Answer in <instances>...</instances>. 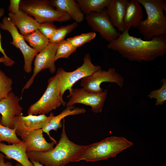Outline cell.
Here are the masks:
<instances>
[{
  "label": "cell",
  "instance_id": "obj_16",
  "mask_svg": "<svg viewBox=\"0 0 166 166\" xmlns=\"http://www.w3.org/2000/svg\"><path fill=\"white\" fill-rule=\"evenodd\" d=\"M0 152L3 153L5 158L14 159L22 166H34L27 154L24 142L19 143L7 145L0 142Z\"/></svg>",
  "mask_w": 166,
  "mask_h": 166
},
{
  "label": "cell",
  "instance_id": "obj_9",
  "mask_svg": "<svg viewBox=\"0 0 166 166\" xmlns=\"http://www.w3.org/2000/svg\"><path fill=\"white\" fill-rule=\"evenodd\" d=\"M124 81L123 77L116 72L115 69L112 68L107 71L101 69L83 78L80 86L89 93H99L102 92L103 89L100 87L101 83L114 82L122 87Z\"/></svg>",
  "mask_w": 166,
  "mask_h": 166
},
{
  "label": "cell",
  "instance_id": "obj_29",
  "mask_svg": "<svg viewBox=\"0 0 166 166\" xmlns=\"http://www.w3.org/2000/svg\"><path fill=\"white\" fill-rule=\"evenodd\" d=\"M163 85L159 89L154 90L150 93L148 97L151 98L156 99V105H162L166 100V81L165 79L162 80Z\"/></svg>",
  "mask_w": 166,
  "mask_h": 166
},
{
  "label": "cell",
  "instance_id": "obj_27",
  "mask_svg": "<svg viewBox=\"0 0 166 166\" xmlns=\"http://www.w3.org/2000/svg\"><path fill=\"white\" fill-rule=\"evenodd\" d=\"M96 35L94 32L82 33L72 37L67 38L66 40L73 46L76 48L80 47L84 44L90 42L94 39Z\"/></svg>",
  "mask_w": 166,
  "mask_h": 166
},
{
  "label": "cell",
  "instance_id": "obj_13",
  "mask_svg": "<svg viewBox=\"0 0 166 166\" xmlns=\"http://www.w3.org/2000/svg\"><path fill=\"white\" fill-rule=\"evenodd\" d=\"M54 116V113L51 112L49 116L43 114L16 116L13 128L15 129L17 135L22 137L31 131L42 129Z\"/></svg>",
  "mask_w": 166,
  "mask_h": 166
},
{
  "label": "cell",
  "instance_id": "obj_20",
  "mask_svg": "<svg viewBox=\"0 0 166 166\" xmlns=\"http://www.w3.org/2000/svg\"><path fill=\"white\" fill-rule=\"evenodd\" d=\"M52 5L60 12L68 14L75 22L80 23L84 21V14L75 0H51Z\"/></svg>",
  "mask_w": 166,
  "mask_h": 166
},
{
  "label": "cell",
  "instance_id": "obj_3",
  "mask_svg": "<svg viewBox=\"0 0 166 166\" xmlns=\"http://www.w3.org/2000/svg\"><path fill=\"white\" fill-rule=\"evenodd\" d=\"M133 144L124 137L112 136L107 137L99 142L85 145L72 162L81 160L97 161L116 157L119 153Z\"/></svg>",
  "mask_w": 166,
  "mask_h": 166
},
{
  "label": "cell",
  "instance_id": "obj_5",
  "mask_svg": "<svg viewBox=\"0 0 166 166\" xmlns=\"http://www.w3.org/2000/svg\"><path fill=\"white\" fill-rule=\"evenodd\" d=\"M19 8L20 10L33 16L40 24L55 21L65 22L72 19L67 14L57 11L50 0H21Z\"/></svg>",
  "mask_w": 166,
  "mask_h": 166
},
{
  "label": "cell",
  "instance_id": "obj_26",
  "mask_svg": "<svg viewBox=\"0 0 166 166\" xmlns=\"http://www.w3.org/2000/svg\"><path fill=\"white\" fill-rule=\"evenodd\" d=\"M77 48L73 46L66 40H64L58 44L54 61H56L60 58H68L73 52Z\"/></svg>",
  "mask_w": 166,
  "mask_h": 166
},
{
  "label": "cell",
  "instance_id": "obj_10",
  "mask_svg": "<svg viewBox=\"0 0 166 166\" xmlns=\"http://www.w3.org/2000/svg\"><path fill=\"white\" fill-rule=\"evenodd\" d=\"M85 18L89 26L109 43L118 37L120 34L112 24L106 9L100 12H92L86 15Z\"/></svg>",
  "mask_w": 166,
  "mask_h": 166
},
{
  "label": "cell",
  "instance_id": "obj_30",
  "mask_svg": "<svg viewBox=\"0 0 166 166\" xmlns=\"http://www.w3.org/2000/svg\"><path fill=\"white\" fill-rule=\"evenodd\" d=\"M57 28L53 22H45L40 24L38 30L48 39H50Z\"/></svg>",
  "mask_w": 166,
  "mask_h": 166
},
{
  "label": "cell",
  "instance_id": "obj_14",
  "mask_svg": "<svg viewBox=\"0 0 166 166\" xmlns=\"http://www.w3.org/2000/svg\"><path fill=\"white\" fill-rule=\"evenodd\" d=\"M20 101V99L12 92L0 100V123L2 125L13 129L15 117L23 115V108L19 104Z\"/></svg>",
  "mask_w": 166,
  "mask_h": 166
},
{
  "label": "cell",
  "instance_id": "obj_15",
  "mask_svg": "<svg viewBox=\"0 0 166 166\" xmlns=\"http://www.w3.org/2000/svg\"><path fill=\"white\" fill-rule=\"evenodd\" d=\"M42 129L31 131L21 137L25 143L26 152L31 151L46 152L54 148L55 143L47 142L43 137Z\"/></svg>",
  "mask_w": 166,
  "mask_h": 166
},
{
  "label": "cell",
  "instance_id": "obj_22",
  "mask_svg": "<svg viewBox=\"0 0 166 166\" xmlns=\"http://www.w3.org/2000/svg\"><path fill=\"white\" fill-rule=\"evenodd\" d=\"M76 1L82 13L86 16L92 12H100L106 9L110 0Z\"/></svg>",
  "mask_w": 166,
  "mask_h": 166
},
{
  "label": "cell",
  "instance_id": "obj_34",
  "mask_svg": "<svg viewBox=\"0 0 166 166\" xmlns=\"http://www.w3.org/2000/svg\"><path fill=\"white\" fill-rule=\"evenodd\" d=\"M30 160L33 164L34 166H44L42 164L38 161L32 160Z\"/></svg>",
  "mask_w": 166,
  "mask_h": 166
},
{
  "label": "cell",
  "instance_id": "obj_28",
  "mask_svg": "<svg viewBox=\"0 0 166 166\" xmlns=\"http://www.w3.org/2000/svg\"><path fill=\"white\" fill-rule=\"evenodd\" d=\"M12 79L0 69V100L6 97L12 90Z\"/></svg>",
  "mask_w": 166,
  "mask_h": 166
},
{
  "label": "cell",
  "instance_id": "obj_24",
  "mask_svg": "<svg viewBox=\"0 0 166 166\" xmlns=\"http://www.w3.org/2000/svg\"><path fill=\"white\" fill-rule=\"evenodd\" d=\"M76 22L57 28L52 37L49 40L50 43L59 44L64 40L69 34L77 26Z\"/></svg>",
  "mask_w": 166,
  "mask_h": 166
},
{
  "label": "cell",
  "instance_id": "obj_21",
  "mask_svg": "<svg viewBox=\"0 0 166 166\" xmlns=\"http://www.w3.org/2000/svg\"><path fill=\"white\" fill-rule=\"evenodd\" d=\"M138 0H130L127 3L124 22L125 29L137 28L143 17V11Z\"/></svg>",
  "mask_w": 166,
  "mask_h": 166
},
{
  "label": "cell",
  "instance_id": "obj_18",
  "mask_svg": "<svg viewBox=\"0 0 166 166\" xmlns=\"http://www.w3.org/2000/svg\"><path fill=\"white\" fill-rule=\"evenodd\" d=\"M8 17L19 29L20 34L23 36L38 29L40 24L34 18L20 10L15 14L9 13Z\"/></svg>",
  "mask_w": 166,
  "mask_h": 166
},
{
  "label": "cell",
  "instance_id": "obj_8",
  "mask_svg": "<svg viewBox=\"0 0 166 166\" xmlns=\"http://www.w3.org/2000/svg\"><path fill=\"white\" fill-rule=\"evenodd\" d=\"M0 28L7 31L11 34L12 41L10 43L18 49L23 55L24 71L27 73H31L33 59L38 52L27 44L24 37L19 33L17 28L8 17L3 18L0 23Z\"/></svg>",
  "mask_w": 166,
  "mask_h": 166
},
{
  "label": "cell",
  "instance_id": "obj_11",
  "mask_svg": "<svg viewBox=\"0 0 166 166\" xmlns=\"http://www.w3.org/2000/svg\"><path fill=\"white\" fill-rule=\"evenodd\" d=\"M106 91L99 93H89L83 88L72 89L70 95L67 96L70 98L66 106H73L77 103H80L91 107V110L95 113H101L106 97Z\"/></svg>",
  "mask_w": 166,
  "mask_h": 166
},
{
  "label": "cell",
  "instance_id": "obj_33",
  "mask_svg": "<svg viewBox=\"0 0 166 166\" xmlns=\"http://www.w3.org/2000/svg\"><path fill=\"white\" fill-rule=\"evenodd\" d=\"M5 156L2 153L0 152V166H22L20 164L18 163L14 165L9 162H5Z\"/></svg>",
  "mask_w": 166,
  "mask_h": 166
},
{
  "label": "cell",
  "instance_id": "obj_35",
  "mask_svg": "<svg viewBox=\"0 0 166 166\" xmlns=\"http://www.w3.org/2000/svg\"><path fill=\"white\" fill-rule=\"evenodd\" d=\"M0 63H3L5 66H7V62L6 60L3 56L0 57Z\"/></svg>",
  "mask_w": 166,
  "mask_h": 166
},
{
  "label": "cell",
  "instance_id": "obj_2",
  "mask_svg": "<svg viewBox=\"0 0 166 166\" xmlns=\"http://www.w3.org/2000/svg\"><path fill=\"white\" fill-rule=\"evenodd\" d=\"M63 119L60 140L55 147L46 152H27L30 160L40 163L45 166H65L83 149L85 145L77 144L71 141L66 134Z\"/></svg>",
  "mask_w": 166,
  "mask_h": 166
},
{
  "label": "cell",
  "instance_id": "obj_4",
  "mask_svg": "<svg viewBox=\"0 0 166 166\" xmlns=\"http://www.w3.org/2000/svg\"><path fill=\"white\" fill-rule=\"evenodd\" d=\"M144 7L147 18L142 20L137 27L146 41L166 34V3L163 0H138Z\"/></svg>",
  "mask_w": 166,
  "mask_h": 166
},
{
  "label": "cell",
  "instance_id": "obj_6",
  "mask_svg": "<svg viewBox=\"0 0 166 166\" xmlns=\"http://www.w3.org/2000/svg\"><path fill=\"white\" fill-rule=\"evenodd\" d=\"M66 103L61 95L58 80L55 75L48 80L47 87L44 94L28 109V115L45 114L56 109Z\"/></svg>",
  "mask_w": 166,
  "mask_h": 166
},
{
  "label": "cell",
  "instance_id": "obj_31",
  "mask_svg": "<svg viewBox=\"0 0 166 166\" xmlns=\"http://www.w3.org/2000/svg\"><path fill=\"white\" fill-rule=\"evenodd\" d=\"M4 9L2 8H0V19L4 15ZM1 38V35L0 33V52L2 53L3 57L6 60L7 66H11L14 64L15 62L14 60L9 57L6 53L4 50L3 49L2 46Z\"/></svg>",
  "mask_w": 166,
  "mask_h": 166
},
{
  "label": "cell",
  "instance_id": "obj_19",
  "mask_svg": "<svg viewBox=\"0 0 166 166\" xmlns=\"http://www.w3.org/2000/svg\"><path fill=\"white\" fill-rule=\"evenodd\" d=\"M85 112V109L83 108H75L73 105L66 106V108L59 114L53 116L42 129L43 132L47 134L52 142L56 144L57 141L50 135V131L52 130L56 131L62 127V124L61 121L65 117L69 115H77L84 113Z\"/></svg>",
  "mask_w": 166,
  "mask_h": 166
},
{
  "label": "cell",
  "instance_id": "obj_12",
  "mask_svg": "<svg viewBox=\"0 0 166 166\" xmlns=\"http://www.w3.org/2000/svg\"><path fill=\"white\" fill-rule=\"evenodd\" d=\"M58 44L50 43L43 50L36 55L34 61V69L32 76L23 88L22 93L25 89H28L33 83L37 75L42 70L49 69L50 73L56 71L54 58Z\"/></svg>",
  "mask_w": 166,
  "mask_h": 166
},
{
  "label": "cell",
  "instance_id": "obj_23",
  "mask_svg": "<svg viewBox=\"0 0 166 166\" xmlns=\"http://www.w3.org/2000/svg\"><path fill=\"white\" fill-rule=\"evenodd\" d=\"M23 37L30 46L38 53L45 49L50 44L49 40L38 29Z\"/></svg>",
  "mask_w": 166,
  "mask_h": 166
},
{
  "label": "cell",
  "instance_id": "obj_7",
  "mask_svg": "<svg viewBox=\"0 0 166 166\" xmlns=\"http://www.w3.org/2000/svg\"><path fill=\"white\" fill-rule=\"evenodd\" d=\"M83 61V63L81 66L72 72L66 71L62 68L58 69L55 75L59 81L62 97H63L64 93L67 90H69V95H70L73 85L77 81L101 69L100 66L95 65L92 63L89 53L85 55Z\"/></svg>",
  "mask_w": 166,
  "mask_h": 166
},
{
  "label": "cell",
  "instance_id": "obj_1",
  "mask_svg": "<svg viewBox=\"0 0 166 166\" xmlns=\"http://www.w3.org/2000/svg\"><path fill=\"white\" fill-rule=\"evenodd\" d=\"M126 28L118 38L109 43L108 48L118 52L131 61H152L166 53V35L146 41L129 35Z\"/></svg>",
  "mask_w": 166,
  "mask_h": 166
},
{
  "label": "cell",
  "instance_id": "obj_17",
  "mask_svg": "<svg viewBox=\"0 0 166 166\" xmlns=\"http://www.w3.org/2000/svg\"><path fill=\"white\" fill-rule=\"evenodd\" d=\"M127 0H110L106 8L110 21L119 31L123 32L125 29L124 19Z\"/></svg>",
  "mask_w": 166,
  "mask_h": 166
},
{
  "label": "cell",
  "instance_id": "obj_25",
  "mask_svg": "<svg viewBox=\"0 0 166 166\" xmlns=\"http://www.w3.org/2000/svg\"><path fill=\"white\" fill-rule=\"evenodd\" d=\"M1 118L0 116V120ZM3 141L13 144L20 143L22 140L17 136L14 128H9L0 123V142Z\"/></svg>",
  "mask_w": 166,
  "mask_h": 166
},
{
  "label": "cell",
  "instance_id": "obj_32",
  "mask_svg": "<svg viewBox=\"0 0 166 166\" xmlns=\"http://www.w3.org/2000/svg\"><path fill=\"white\" fill-rule=\"evenodd\" d=\"M20 0H10L8 7L9 13L15 14L20 10L19 5Z\"/></svg>",
  "mask_w": 166,
  "mask_h": 166
}]
</instances>
